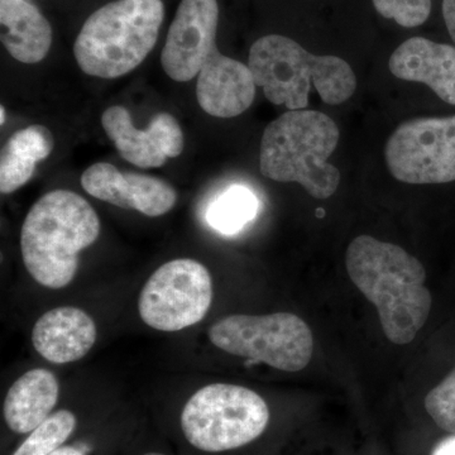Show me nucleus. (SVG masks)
I'll list each match as a JSON object with an SVG mask.
<instances>
[{"instance_id":"obj_15","label":"nucleus","mask_w":455,"mask_h":455,"mask_svg":"<svg viewBox=\"0 0 455 455\" xmlns=\"http://www.w3.org/2000/svg\"><path fill=\"white\" fill-rule=\"evenodd\" d=\"M390 70L398 79L427 84L442 100L455 106V47L410 38L392 53Z\"/></svg>"},{"instance_id":"obj_2","label":"nucleus","mask_w":455,"mask_h":455,"mask_svg":"<svg viewBox=\"0 0 455 455\" xmlns=\"http://www.w3.org/2000/svg\"><path fill=\"white\" fill-rule=\"evenodd\" d=\"M99 235L97 212L84 197L68 190L51 191L33 204L23 221V263L42 286L64 289L76 275L79 253Z\"/></svg>"},{"instance_id":"obj_8","label":"nucleus","mask_w":455,"mask_h":455,"mask_svg":"<svg viewBox=\"0 0 455 455\" xmlns=\"http://www.w3.org/2000/svg\"><path fill=\"white\" fill-rule=\"evenodd\" d=\"M212 301L208 268L197 260L173 259L147 280L140 291L139 311L149 328L172 333L202 322Z\"/></svg>"},{"instance_id":"obj_14","label":"nucleus","mask_w":455,"mask_h":455,"mask_svg":"<svg viewBox=\"0 0 455 455\" xmlns=\"http://www.w3.org/2000/svg\"><path fill=\"white\" fill-rule=\"evenodd\" d=\"M95 341L97 325L79 307H55L44 313L33 326V347L51 363L80 361L92 350Z\"/></svg>"},{"instance_id":"obj_9","label":"nucleus","mask_w":455,"mask_h":455,"mask_svg":"<svg viewBox=\"0 0 455 455\" xmlns=\"http://www.w3.org/2000/svg\"><path fill=\"white\" fill-rule=\"evenodd\" d=\"M385 155L388 170L398 181H455V116L403 123L388 140Z\"/></svg>"},{"instance_id":"obj_22","label":"nucleus","mask_w":455,"mask_h":455,"mask_svg":"<svg viewBox=\"0 0 455 455\" xmlns=\"http://www.w3.org/2000/svg\"><path fill=\"white\" fill-rule=\"evenodd\" d=\"M382 17L396 20L397 25L412 28L427 22L431 0H372Z\"/></svg>"},{"instance_id":"obj_6","label":"nucleus","mask_w":455,"mask_h":455,"mask_svg":"<svg viewBox=\"0 0 455 455\" xmlns=\"http://www.w3.org/2000/svg\"><path fill=\"white\" fill-rule=\"evenodd\" d=\"M267 403L243 386L212 383L196 392L181 414V429L193 447L209 453L232 451L262 435Z\"/></svg>"},{"instance_id":"obj_12","label":"nucleus","mask_w":455,"mask_h":455,"mask_svg":"<svg viewBox=\"0 0 455 455\" xmlns=\"http://www.w3.org/2000/svg\"><path fill=\"white\" fill-rule=\"evenodd\" d=\"M82 187L95 199L151 218L167 214L178 202L175 188L164 180L142 173L121 172L107 163L90 166L83 173Z\"/></svg>"},{"instance_id":"obj_17","label":"nucleus","mask_w":455,"mask_h":455,"mask_svg":"<svg viewBox=\"0 0 455 455\" xmlns=\"http://www.w3.org/2000/svg\"><path fill=\"white\" fill-rule=\"evenodd\" d=\"M0 25L3 44L17 61L37 64L49 53L52 28L27 0H0Z\"/></svg>"},{"instance_id":"obj_13","label":"nucleus","mask_w":455,"mask_h":455,"mask_svg":"<svg viewBox=\"0 0 455 455\" xmlns=\"http://www.w3.org/2000/svg\"><path fill=\"white\" fill-rule=\"evenodd\" d=\"M256 84L250 68L220 51L197 75V103L217 118H235L252 106Z\"/></svg>"},{"instance_id":"obj_27","label":"nucleus","mask_w":455,"mask_h":455,"mask_svg":"<svg viewBox=\"0 0 455 455\" xmlns=\"http://www.w3.org/2000/svg\"><path fill=\"white\" fill-rule=\"evenodd\" d=\"M143 455H166V454H163V453H147V454H143Z\"/></svg>"},{"instance_id":"obj_4","label":"nucleus","mask_w":455,"mask_h":455,"mask_svg":"<svg viewBox=\"0 0 455 455\" xmlns=\"http://www.w3.org/2000/svg\"><path fill=\"white\" fill-rule=\"evenodd\" d=\"M339 140L333 119L314 110H290L269 123L259 148V170L278 182H298L315 199L334 196L340 172L328 163Z\"/></svg>"},{"instance_id":"obj_7","label":"nucleus","mask_w":455,"mask_h":455,"mask_svg":"<svg viewBox=\"0 0 455 455\" xmlns=\"http://www.w3.org/2000/svg\"><path fill=\"white\" fill-rule=\"evenodd\" d=\"M209 339L229 355L263 362L284 372H300L313 357L310 328L291 313L223 317L209 329Z\"/></svg>"},{"instance_id":"obj_18","label":"nucleus","mask_w":455,"mask_h":455,"mask_svg":"<svg viewBox=\"0 0 455 455\" xmlns=\"http://www.w3.org/2000/svg\"><path fill=\"white\" fill-rule=\"evenodd\" d=\"M55 140L49 128L31 125L16 132L2 151L0 191L12 194L35 175L36 164L46 160L53 151Z\"/></svg>"},{"instance_id":"obj_3","label":"nucleus","mask_w":455,"mask_h":455,"mask_svg":"<svg viewBox=\"0 0 455 455\" xmlns=\"http://www.w3.org/2000/svg\"><path fill=\"white\" fill-rule=\"evenodd\" d=\"M248 68L267 100L289 110L305 109L313 86L331 106L348 100L357 88L355 75L343 59L313 55L283 36H265L254 42Z\"/></svg>"},{"instance_id":"obj_20","label":"nucleus","mask_w":455,"mask_h":455,"mask_svg":"<svg viewBox=\"0 0 455 455\" xmlns=\"http://www.w3.org/2000/svg\"><path fill=\"white\" fill-rule=\"evenodd\" d=\"M76 427V418L68 410H60L47 418L28 438L22 443L13 455H50L70 438Z\"/></svg>"},{"instance_id":"obj_25","label":"nucleus","mask_w":455,"mask_h":455,"mask_svg":"<svg viewBox=\"0 0 455 455\" xmlns=\"http://www.w3.org/2000/svg\"><path fill=\"white\" fill-rule=\"evenodd\" d=\"M50 455H85L82 451L74 447H61Z\"/></svg>"},{"instance_id":"obj_11","label":"nucleus","mask_w":455,"mask_h":455,"mask_svg":"<svg viewBox=\"0 0 455 455\" xmlns=\"http://www.w3.org/2000/svg\"><path fill=\"white\" fill-rule=\"evenodd\" d=\"M101 124L119 155L140 169H157L184 151V133L169 113H158L146 130H139L128 109L114 106L103 113Z\"/></svg>"},{"instance_id":"obj_19","label":"nucleus","mask_w":455,"mask_h":455,"mask_svg":"<svg viewBox=\"0 0 455 455\" xmlns=\"http://www.w3.org/2000/svg\"><path fill=\"white\" fill-rule=\"evenodd\" d=\"M259 199L250 188L233 185L209 206L208 221L223 235H235L256 218Z\"/></svg>"},{"instance_id":"obj_24","label":"nucleus","mask_w":455,"mask_h":455,"mask_svg":"<svg viewBox=\"0 0 455 455\" xmlns=\"http://www.w3.org/2000/svg\"><path fill=\"white\" fill-rule=\"evenodd\" d=\"M431 455H455V434L442 440Z\"/></svg>"},{"instance_id":"obj_23","label":"nucleus","mask_w":455,"mask_h":455,"mask_svg":"<svg viewBox=\"0 0 455 455\" xmlns=\"http://www.w3.org/2000/svg\"><path fill=\"white\" fill-rule=\"evenodd\" d=\"M443 16L445 25L455 44V0H443Z\"/></svg>"},{"instance_id":"obj_5","label":"nucleus","mask_w":455,"mask_h":455,"mask_svg":"<svg viewBox=\"0 0 455 455\" xmlns=\"http://www.w3.org/2000/svg\"><path fill=\"white\" fill-rule=\"evenodd\" d=\"M163 0H116L84 23L74 55L84 73L116 79L139 68L154 50L163 26Z\"/></svg>"},{"instance_id":"obj_21","label":"nucleus","mask_w":455,"mask_h":455,"mask_svg":"<svg viewBox=\"0 0 455 455\" xmlns=\"http://www.w3.org/2000/svg\"><path fill=\"white\" fill-rule=\"evenodd\" d=\"M425 409L439 427L455 434V367L427 394Z\"/></svg>"},{"instance_id":"obj_1","label":"nucleus","mask_w":455,"mask_h":455,"mask_svg":"<svg viewBox=\"0 0 455 455\" xmlns=\"http://www.w3.org/2000/svg\"><path fill=\"white\" fill-rule=\"evenodd\" d=\"M346 265L350 280L377 307L387 339L411 343L433 304L423 263L396 244L359 235L350 242Z\"/></svg>"},{"instance_id":"obj_16","label":"nucleus","mask_w":455,"mask_h":455,"mask_svg":"<svg viewBox=\"0 0 455 455\" xmlns=\"http://www.w3.org/2000/svg\"><path fill=\"white\" fill-rule=\"evenodd\" d=\"M55 374L36 368L20 377L9 388L4 400V420L17 434L32 433L40 427L59 401Z\"/></svg>"},{"instance_id":"obj_26","label":"nucleus","mask_w":455,"mask_h":455,"mask_svg":"<svg viewBox=\"0 0 455 455\" xmlns=\"http://www.w3.org/2000/svg\"><path fill=\"white\" fill-rule=\"evenodd\" d=\"M0 114H2V119H0V123L2 125L5 123V109L4 107L0 108Z\"/></svg>"},{"instance_id":"obj_10","label":"nucleus","mask_w":455,"mask_h":455,"mask_svg":"<svg viewBox=\"0 0 455 455\" xmlns=\"http://www.w3.org/2000/svg\"><path fill=\"white\" fill-rule=\"evenodd\" d=\"M217 0H182L161 55L164 73L175 82L193 80L217 49Z\"/></svg>"}]
</instances>
